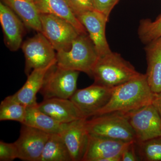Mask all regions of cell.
Listing matches in <instances>:
<instances>
[{
  "instance_id": "6da1fadb",
  "label": "cell",
  "mask_w": 161,
  "mask_h": 161,
  "mask_svg": "<svg viewBox=\"0 0 161 161\" xmlns=\"http://www.w3.org/2000/svg\"><path fill=\"white\" fill-rule=\"evenodd\" d=\"M154 94L150 89L146 75L140 74L125 83L113 88L108 103L94 116L111 113L129 115L152 103Z\"/></svg>"
},
{
  "instance_id": "7a4b0ae2",
  "label": "cell",
  "mask_w": 161,
  "mask_h": 161,
  "mask_svg": "<svg viewBox=\"0 0 161 161\" xmlns=\"http://www.w3.org/2000/svg\"><path fill=\"white\" fill-rule=\"evenodd\" d=\"M141 73L118 53L111 52L99 57L92 72L94 83L115 87L138 76Z\"/></svg>"
},
{
  "instance_id": "3957f363",
  "label": "cell",
  "mask_w": 161,
  "mask_h": 161,
  "mask_svg": "<svg viewBox=\"0 0 161 161\" xmlns=\"http://www.w3.org/2000/svg\"><path fill=\"white\" fill-rule=\"evenodd\" d=\"M99 56L88 35H79L68 51L57 52V65L62 68L82 72L92 77Z\"/></svg>"
},
{
  "instance_id": "277c9868",
  "label": "cell",
  "mask_w": 161,
  "mask_h": 161,
  "mask_svg": "<svg viewBox=\"0 0 161 161\" xmlns=\"http://www.w3.org/2000/svg\"><path fill=\"white\" fill-rule=\"evenodd\" d=\"M89 134L126 142H136L135 133L125 115L111 113L93 116L86 120Z\"/></svg>"
},
{
  "instance_id": "5b68a950",
  "label": "cell",
  "mask_w": 161,
  "mask_h": 161,
  "mask_svg": "<svg viewBox=\"0 0 161 161\" xmlns=\"http://www.w3.org/2000/svg\"><path fill=\"white\" fill-rule=\"evenodd\" d=\"M79 71L52 66L45 77L40 92L44 99L50 98L70 99L76 92Z\"/></svg>"
},
{
  "instance_id": "8992f818",
  "label": "cell",
  "mask_w": 161,
  "mask_h": 161,
  "mask_svg": "<svg viewBox=\"0 0 161 161\" xmlns=\"http://www.w3.org/2000/svg\"><path fill=\"white\" fill-rule=\"evenodd\" d=\"M42 33L57 52L68 51L79 34L66 20L50 14H40Z\"/></svg>"
},
{
  "instance_id": "52a82bcc",
  "label": "cell",
  "mask_w": 161,
  "mask_h": 161,
  "mask_svg": "<svg viewBox=\"0 0 161 161\" xmlns=\"http://www.w3.org/2000/svg\"><path fill=\"white\" fill-rule=\"evenodd\" d=\"M25 58V73L48 66L57 60L55 49L42 32L26 40L22 46Z\"/></svg>"
},
{
  "instance_id": "ba28073f",
  "label": "cell",
  "mask_w": 161,
  "mask_h": 161,
  "mask_svg": "<svg viewBox=\"0 0 161 161\" xmlns=\"http://www.w3.org/2000/svg\"><path fill=\"white\" fill-rule=\"evenodd\" d=\"M125 116L135 133L136 142L161 136V117L153 103Z\"/></svg>"
},
{
  "instance_id": "9c48e42d",
  "label": "cell",
  "mask_w": 161,
  "mask_h": 161,
  "mask_svg": "<svg viewBox=\"0 0 161 161\" xmlns=\"http://www.w3.org/2000/svg\"><path fill=\"white\" fill-rule=\"evenodd\" d=\"M113 88L94 83L92 85L77 89L70 99L78 107L84 116L88 118L103 108L112 96Z\"/></svg>"
},
{
  "instance_id": "30bf717a",
  "label": "cell",
  "mask_w": 161,
  "mask_h": 161,
  "mask_svg": "<svg viewBox=\"0 0 161 161\" xmlns=\"http://www.w3.org/2000/svg\"><path fill=\"white\" fill-rule=\"evenodd\" d=\"M50 134L23 125L19 138L14 142L18 158L23 161H39Z\"/></svg>"
},
{
  "instance_id": "8fae6325",
  "label": "cell",
  "mask_w": 161,
  "mask_h": 161,
  "mask_svg": "<svg viewBox=\"0 0 161 161\" xmlns=\"http://www.w3.org/2000/svg\"><path fill=\"white\" fill-rule=\"evenodd\" d=\"M131 142L89 134L82 161H121L122 153Z\"/></svg>"
},
{
  "instance_id": "7c38bea8",
  "label": "cell",
  "mask_w": 161,
  "mask_h": 161,
  "mask_svg": "<svg viewBox=\"0 0 161 161\" xmlns=\"http://www.w3.org/2000/svg\"><path fill=\"white\" fill-rule=\"evenodd\" d=\"M76 17L88 33L99 57L112 52L106 36V26L108 18L96 10L81 13Z\"/></svg>"
},
{
  "instance_id": "4fadbf2b",
  "label": "cell",
  "mask_w": 161,
  "mask_h": 161,
  "mask_svg": "<svg viewBox=\"0 0 161 161\" xmlns=\"http://www.w3.org/2000/svg\"><path fill=\"white\" fill-rule=\"evenodd\" d=\"M87 118L64 124L60 134L70 153L72 161H82L88 142L86 127Z\"/></svg>"
},
{
  "instance_id": "5bb4252c",
  "label": "cell",
  "mask_w": 161,
  "mask_h": 161,
  "mask_svg": "<svg viewBox=\"0 0 161 161\" xmlns=\"http://www.w3.org/2000/svg\"><path fill=\"white\" fill-rule=\"evenodd\" d=\"M37 106L42 112L61 123H68L86 118L70 99L47 98L38 103Z\"/></svg>"
},
{
  "instance_id": "9a60e30c",
  "label": "cell",
  "mask_w": 161,
  "mask_h": 161,
  "mask_svg": "<svg viewBox=\"0 0 161 161\" xmlns=\"http://www.w3.org/2000/svg\"><path fill=\"white\" fill-rule=\"evenodd\" d=\"M0 23L4 42L12 52L17 51L23 41V23L14 12L4 3H0Z\"/></svg>"
},
{
  "instance_id": "2e32d148",
  "label": "cell",
  "mask_w": 161,
  "mask_h": 161,
  "mask_svg": "<svg viewBox=\"0 0 161 161\" xmlns=\"http://www.w3.org/2000/svg\"><path fill=\"white\" fill-rule=\"evenodd\" d=\"M57 62L56 60L45 67L33 70L28 75L24 85L16 93L12 95L13 98L26 107L38 103L37 94L43 86L47 72Z\"/></svg>"
},
{
  "instance_id": "e0dca14e",
  "label": "cell",
  "mask_w": 161,
  "mask_h": 161,
  "mask_svg": "<svg viewBox=\"0 0 161 161\" xmlns=\"http://www.w3.org/2000/svg\"><path fill=\"white\" fill-rule=\"evenodd\" d=\"M40 14L59 17L71 24L79 35H88L86 28L74 13L66 0H33Z\"/></svg>"
},
{
  "instance_id": "ac0fdd59",
  "label": "cell",
  "mask_w": 161,
  "mask_h": 161,
  "mask_svg": "<svg viewBox=\"0 0 161 161\" xmlns=\"http://www.w3.org/2000/svg\"><path fill=\"white\" fill-rule=\"evenodd\" d=\"M147 61V81L154 94L161 92V38L153 40L145 48Z\"/></svg>"
},
{
  "instance_id": "d6986e66",
  "label": "cell",
  "mask_w": 161,
  "mask_h": 161,
  "mask_svg": "<svg viewBox=\"0 0 161 161\" xmlns=\"http://www.w3.org/2000/svg\"><path fill=\"white\" fill-rule=\"evenodd\" d=\"M37 104L27 107L26 116L22 124L49 134L60 133L65 123L59 122L42 112Z\"/></svg>"
},
{
  "instance_id": "ffe728a7",
  "label": "cell",
  "mask_w": 161,
  "mask_h": 161,
  "mask_svg": "<svg viewBox=\"0 0 161 161\" xmlns=\"http://www.w3.org/2000/svg\"><path fill=\"white\" fill-rule=\"evenodd\" d=\"M3 3L19 16L27 27L42 32L40 14L34 3L29 0H3Z\"/></svg>"
},
{
  "instance_id": "44dd1931",
  "label": "cell",
  "mask_w": 161,
  "mask_h": 161,
  "mask_svg": "<svg viewBox=\"0 0 161 161\" xmlns=\"http://www.w3.org/2000/svg\"><path fill=\"white\" fill-rule=\"evenodd\" d=\"M39 161H72L70 153L59 133L50 134Z\"/></svg>"
},
{
  "instance_id": "7402d4cb",
  "label": "cell",
  "mask_w": 161,
  "mask_h": 161,
  "mask_svg": "<svg viewBox=\"0 0 161 161\" xmlns=\"http://www.w3.org/2000/svg\"><path fill=\"white\" fill-rule=\"evenodd\" d=\"M27 107L16 100L12 95L7 96L0 105V120H13L23 124Z\"/></svg>"
},
{
  "instance_id": "603a6c76",
  "label": "cell",
  "mask_w": 161,
  "mask_h": 161,
  "mask_svg": "<svg viewBox=\"0 0 161 161\" xmlns=\"http://www.w3.org/2000/svg\"><path fill=\"white\" fill-rule=\"evenodd\" d=\"M135 143L140 160L161 161V136Z\"/></svg>"
},
{
  "instance_id": "cb8c5ba5",
  "label": "cell",
  "mask_w": 161,
  "mask_h": 161,
  "mask_svg": "<svg viewBox=\"0 0 161 161\" xmlns=\"http://www.w3.org/2000/svg\"><path fill=\"white\" fill-rule=\"evenodd\" d=\"M138 34L141 41L147 44L153 40L161 38V16L154 21L149 19L141 20Z\"/></svg>"
},
{
  "instance_id": "d4e9b609",
  "label": "cell",
  "mask_w": 161,
  "mask_h": 161,
  "mask_svg": "<svg viewBox=\"0 0 161 161\" xmlns=\"http://www.w3.org/2000/svg\"><path fill=\"white\" fill-rule=\"evenodd\" d=\"M18 158L17 149L14 143L0 142V161H12Z\"/></svg>"
},
{
  "instance_id": "484cf974",
  "label": "cell",
  "mask_w": 161,
  "mask_h": 161,
  "mask_svg": "<svg viewBox=\"0 0 161 161\" xmlns=\"http://www.w3.org/2000/svg\"><path fill=\"white\" fill-rule=\"evenodd\" d=\"M75 15L85 12L95 10L93 0H66Z\"/></svg>"
},
{
  "instance_id": "4316f807",
  "label": "cell",
  "mask_w": 161,
  "mask_h": 161,
  "mask_svg": "<svg viewBox=\"0 0 161 161\" xmlns=\"http://www.w3.org/2000/svg\"><path fill=\"white\" fill-rule=\"evenodd\" d=\"M119 0H93L95 10L100 12L108 19L111 11Z\"/></svg>"
},
{
  "instance_id": "83f0119b",
  "label": "cell",
  "mask_w": 161,
  "mask_h": 161,
  "mask_svg": "<svg viewBox=\"0 0 161 161\" xmlns=\"http://www.w3.org/2000/svg\"><path fill=\"white\" fill-rule=\"evenodd\" d=\"M135 142H132L127 146L122 153L121 161L139 160L135 149Z\"/></svg>"
},
{
  "instance_id": "f1b7e54d",
  "label": "cell",
  "mask_w": 161,
  "mask_h": 161,
  "mask_svg": "<svg viewBox=\"0 0 161 161\" xmlns=\"http://www.w3.org/2000/svg\"><path fill=\"white\" fill-rule=\"evenodd\" d=\"M152 103L157 110L161 118V92L154 94Z\"/></svg>"
},
{
  "instance_id": "f546056e",
  "label": "cell",
  "mask_w": 161,
  "mask_h": 161,
  "mask_svg": "<svg viewBox=\"0 0 161 161\" xmlns=\"http://www.w3.org/2000/svg\"><path fill=\"white\" fill-rule=\"evenodd\" d=\"M29 1H31V2H33V0H29Z\"/></svg>"
},
{
  "instance_id": "4dcf8cb0",
  "label": "cell",
  "mask_w": 161,
  "mask_h": 161,
  "mask_svg": "<svg viewBox=\"0 0 161 161\" xmlns=\"http://www.w3.org/2000/svg\"></svg>"
}]
</instances>
